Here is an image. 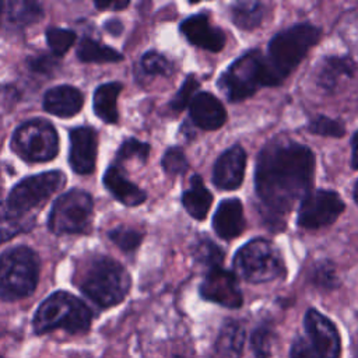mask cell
Returning a JSON list of instances; mask_svg holds the SVG:
<instances>
[{
	"mask_svg": "<svg viewBox=\"0 0 358 358\" xmlns=\"http://www.w3.org/2000/svg\"><path fill=\"white\" fill-rule=\"evenodd\" d=\"M315 155L303 144L275 140L267 144L256 162L255 185L264 218L282 228L284 215L309 193Z\"/></svg>",
	"mask_w": 358,
	"mask_h": 358,
	"instance_id": "obj_1",
	"label": "cell"
},
{
	"mask_svg": "<svg viewBox=\"0 0 358 358\" xmlns=\"http://www.w3.org/2000/svg\"><path fill=\"white\" fill-rule=\"evenodd\" d=\"M319 39L320 29L310 24H298L273 36L266 56L273 84H281Z\"/></svg>",
	"mask_w": 358,
	"mask_h": 358,
	"instance_id": "obj_2",
	"label": "cell"
},
{
	"mask_svg": "<svg viewBox=\"0 0 358 358\" xmlns=\"http://www.w3.org/2000/svg\"><path fill=\"white\" fill-rule=\"evenodd\" d=\"M92 320L91 309L77 296L66 291L49 295L36 309L32 327L36 334L63 329L70 334L85 333Z\"/></svg>",
	"mask_w": 358,
	"mask_h": 358,
	"instance_id": "obj_3",
	"label": "cell"
},
{
	"mask_svg": "<svg viewBox=\"0 0 358 358\" xmlns=\"http://www.w3.org/2000/svg\"><path fill=\"white\" fill-rule=\"evenodd\" d=\"M81 292L101 308H110L124 299L130 289L126 268L108 256H98L87 266L81 281Z\"/></svg>",
	"mask_w": 358,
	"mask_h": 358,
	"instance_id": "obj_4",
	"label": "cell"
},
{
	"mask_svg": "<svg viewBox=\"0 0 358 358\" xmlns=\"http://www.w3.org/2000/svg\"><path fill=\"white\" fill-rule=\"evenodd\" d=\"M39 257L28 246H15L0 255V298L17 301L29 296L38 284Z\"/></svg>",
	"mask_w": 358,
	"mask_h": 358,
	"instance_id": "obj_5",
	"label": "cell"
},
{
	"mask_svg": "<svg viewBox=\"0 0 358 358\" xmlns=\"http://www.w3.org/2000/svg\"><path fill=\"white\" fill-rule=\"evenodd\" d=\"M218 85L231 102L243 101L253 95L260 87H273L267 69L266 56L257 49L239 56L221 74Z\"/></svg>",
	"mask_w": 358,
	"mask_h": 358,
	"instance_id": "obj_6",
	"label": "cell"
},
{
	"mask_svg": "<svg viewBox=\"0 0 358 358\" xmlns=\"http://www.w3.org/2000/svg\"><path fill=\"white\" fill-rule=\"evenodd\" d=\"M234 268L242 278L255 284L273 281L285 273L280 250L263 238L249 241L235 253Z\"/></svg>",
	"mask_w": 358,
	"mask_h": 358,
	"instance_id": "obj_7",
	"label": "cell"
},
{
	"mask_svg": "<svg viewBox=\"0 0 358 358\" xmlns=\"http://www.w3.org/2000/svg\"><path fill=\"white\" fill-rule=\"evenodd\" d=\"M11 147L17 155L28 162H46L59 152L56 129L43 119L22 123L13 134Z\"/></svg>",
	"mask_w": 358,
	"mask_h": 358,
	"instance_id": "obj_8",
	"label": "cell"
},
{
	"mask_svg": "<svg viewBox=\"0 0 358 358\" xmlns=\"http://www.w3.org/2000/svg\"><path fill=\"white\" fill-rule=\"evenodd\" d=\"M94 211L92 196L81 189H71L56 199L48 220L56 235L81 234L90 227Z\"/></svg>",
	"mask_w": 358,
	"mask_h": 358,
	"instance_id": "obj_9",
	"label": "cell"
},
{
	"mask_svg": "<svg viewBox=\"0 0 358 358\" xmlns=\"http://www.w3.org/2000/svg\"><path fill=\"white\" fill-rule=\"evenodd\" d=\"M64 182L66 176L60 171H49L25 178L8 193L6 201L7 214L20 218L22 214L46 201L56 190L63 187Z\"/></svg>",
	"mask_w": 358,
	"mask_h": 358,
	"instance_id": "obj_10",
	"label": "cell"
},
{
	"mask_svg": "<svg viewBox=\"0 0 358 358\" xmlns=\"http://www.w3.org/2000/svg\"><path fill=\"white\" fill-rule=\"evenodd\" d=\"M345 204L338 193L319 189L309 192L301 201L298 225L306 229H317L333 224L344 211Z\"/></svg>",
	"mask_w": 358,
	"mask_h": 358,
	"instance_id": "obj_11",
	"label": "cell"
},
{
	"mask_svg": "<svg viewBox=\"0 0 358 358\" xmlns=\"http://www.w3.org/2000/svg\"><path fill=\"white\" fill-rule=\"evenodd\" d=\"M200 295L225 308L236 309L242 306L243 296L235 274L220 267L210 268L200 285Z\"/></svg>",
	"mask_w": 358,
	"mask_h": 358,
	"instance_id": "obj_12",
	"label": "cell"
},
{
	"mask_svg": "<svg viewBox=\"0 0 358 358\" xmlns=\"http://www.w3.org/2000/svg\"><path fill=\"white\" fill-rule=\"evenodd\" d=\"M303 324L309 343L320 358H338L341 350L340 336L330 319L316 309H308Z\"/></svg>",
	"mask_w": 358,
	"mask_h": 358,
	"instance_id": "obj_13",
	"label": "cell"
},
{
	"mask_svg": "<svg viewBox=\"0 0 358 358\" xmlns=\"http://www.w3.org/2000/svg\"><path fill=\"white\" fill-rule=\"evenodd\" d=\"M180 32L189 43L208 52H220L225 45V34L221 28L211 24L206 13L193 14L180 22Z\"/></svg>",
	"mask_w": 358,
	"mask_h": 358,
	"instance_id": "obj_14",
	"label": "cell"
},
{
	"mask_svg": "<svg viewBox=\"0 0 358 358\" xmlns=\"http://www.w3.org/2000/svg\"><path fill=\"white\" fill-rule=\"evenodd\" d=\"M246 168V152L241 145L224 151L214 164L213 182L218 189L235 190L243 182Z\"/></svg>",
	"mask_w": 358,
	"mask_h": 358,
	"instance_id": "obj_15",
	"label": "cell"
},
{
	"mask_svg": "<svg viewBox=\"0 0 358 358\" xmlns=\"http://www.w3.org/2000/svg\"><path fill=\"white\" fill-rule=\"evenodd\" d=\"M96 131L83 126L70 131L69 162L76 173L87 175L94 171L96 159Z\"/></svg>",
	"mask_w": 358,
	"mask_h": 358,
	"instance_id": "obj_16",
	"label": "cell"
},
{
	"mask_svg": "<svg viewBox=\"0 0 358 358\" xmlns=\"http://www.w3.org/2000/svg\"><path fill=\"white\" fill-rule=\"evenodd\" d=\"M190 119L204 130H217L227 120V112L222 103L210 92H197L189 103Z\"/></svg>",
	"mask_w": 358,
	"mask_h": 358,
	"instance_id": "obj_17",
	"label": "cell"
},
{
	"mask_svg": "<svg viewBox=\"0 0 358 358\" xmlns=\"http://www.w3.org/2000/svg\"><path fill=\"white\" fill-rule=\"evenodd\" d=\"M246 227L243 206L239 199L222 200L213 217V228L222 239H234L239 236Z\"/></svg>",
	"mask_w": 358,
	"mask_h": 358,
	"instance_id": "obj_18",
	"label": "cell"
},
{
	"mask_svg": "<svg viewBox=\"0 0 358 358\" xmlns=\"http://www.w3.org/2000/svg\"><path fill=\"white\" fill-rule=\"evenodd\" d=\"M43 17L41 4L29 0L0 1V27L6 29H22Z\"/></svg>",
	"mask_w": 358,
	"mask_h": 358,
	"instance_id": "obj_19",
	"label": "cell"
},
{
	"mask_svg": "<svg viewBox=\"0 0 358 358\" xmlns=\"http://www.w3.org/2000/svg\"><path fill=\"white\" fill-rule=\"evenodd\" d=\"M84 103L80 90L71 85H57L43 95V108L50 115L59 117H71L77 115Z\"/></svg>",
	"mask_w": 358,
	"mask_h": 358,
	"instance_id": "obj_20",
	"label": "cell"
},
{
	"mask_svg": "<svg viewBox=\"0 0 358 358\" xmlns=\"http://www.w3.org/2000/svg\"><path fill=\"white\" fill-rule=\"evenodd\" d=\"M103 185L112 193V196L124 206H138L147 199L145 192L137 185L131 183L124 175L123 169L117 165H110L106 169L103 175Z\"/></svg>",
	"mask_w": 358,
	"mask_h": 358,
	"instance_id": "obj_21",
	"label": "cell"
},
{
	"mask_svg": "<svg viewBox=\"0 0 358 358\" xmlns=\"http://www.w3.org/2000/svg\"><path fill=\"white\" fill-rule=\"evenodd\" d=\"M357 70L355 62L348 56H327L317 73V84L326 91H334L340 80L351 78Z\"/></svg>",
	"mask_w": 358,
	"mask_h": 358,
	"instance_id": "obj_22",
	"label": "cell"
},
{
	"mask_svg": "<svg viewBox=\"0 0 358 358\" xmlns=\"http://www.w3.org/2000/svg\"><path fill=\"white\" fill-rule=\"evenodd\" d=\"M245 344V329L236 320H228L221 327L215 341L217 358H241Z\"/></svg>",
	"mask_w": 358,
	"mask_h": 358,
	"instance_id": "obj_23",
	"label": "cell"
},
{
	"mask_svg": "<svg viewBox=\"0 0 358 358\" xmlns=\"http://www.w3.org/2000/svg\"><path fill=\"white\" fill-rule=\"evenodd\" d=\"M182 204L186 211L194 220H204L213 204V194L204 186L199 175H193L190 179V187L182 194Z\"/></svg>",
	"mask_w": 358,
	"mask_h": 358,
	"instance_id": "obj_24",
	"label": "cell"
},
{
	"mask_svg": "<svg viewBox=\"0 0 358 358\" xmlns=\"http://www.w3.org/2000/svg\"><path fill=\"white\" fill-rule=\"evenodd\" d=\"M123 85L120 83H106L99 85L94 94V112L105 123H116L119 119L116 101Z\"/></svg>",
	"mask_w": 358,
	"mask_h": 358,
	"instance_id": "obj_25",
	"label": "cell"
},
{
	"mask_svg": "<svg viewBox=\"0 0 358 358\" xmlns=\"http://www.w3.org/2000/svg\"><path fill=\"white\" fill-rule=\"evenodd\" d=\"M77 57L84 63H115L123 59L117 50L84 36L77 46Z\"/></svg>",
	"mask_w": 358,
	"mask_h": 358,
	"instance_id": "obj_26",
	"label": "cell"
},
{
	"mask_svg": "<svg viewBox=\"0 0 358 358\" xmlns=\"http://www.w3.org/2000/svg\"><path fill=\"white\" fill-rule=\"evenodd\" d=\"M264 15V6L260 1H238L231 7L234 24L245 31L255 29L260 25Z\"/></svg>",
	"mask_w": 358,
	"mask_h": 358,
	"instance_id": "obj_27",
	"label": "cell"
},
{
	"mask_svg": "<svg viewBox=\"0 0 358 358\" xmlns=\"http://www.w3.org/2000/svg\"><path fill=\"white\" fill-rule=\"evenodd\" d=\"M193 256L197 263L207 266L208 268H214L221 266L225 253L215 242L208 238H203L194 245Z\"/></svg>",
	"mask_w": 358,
	"mask_h": 358,
	"instance_id": "obj_28",
	"label": "cell"
},
{
	"mask_svg": "<svg viewBox=\"0 0 358 358\" xmlns=\"http://www.w3.org/2000/svg\"><path fill=\"white\" fill-rule=\"evenodd\" d=\"M46 41L56 56H63L73 46L76 34L71 29L50 27L46 29Z\"/></svg>",
	"mask_w": 358,
	"mask_h": 358,
	"instance_id": "obj_29",
	"label": "cell"
},
{
	"mask_svg": "<svg viewBox=\"0 0 358 358\" xmlns=\"http://www.w3.org/2000/svg\"><path fill=\"white\" fill-rule=\"evenodd\" d=\"M141 69L148 76H162L168 77L173 73L172 63L159 52L150 50L141 57Z\"/></svg>",
	"mask_w": 358,
	"mask_h": 358,
	"instance_id": "obj_30",
	"label": "cell"
},
{
	"mask_svg": "<svg viewBox=\"0 0 358 358\" xmlns=\"http://www.w3.org/2000/svg\"><path fill=\"white\" fill-rule=\"evenodd\" d=\"M109 239L123 252H133L143 241V234L127 227H117L109 232Z\"/></svg>",
	"mask_w": 358,
	"mask_h": 358,
	"instance_id": "obj_31",
	"label": "cell"
},
{
	"mask_svg": "<svg viewBox=\"0 0 358 358\" xmlns=\"http://www.w3.org/2000/svg\"><path fill=\"white\" fill-rule=\"evenodd\" d=\"M150 154V145L147 143L138 141L137 138H127L122 143L117 150L116 158L119 162L129 159H138L140 162H145Z\"/></svg>",
	"mask_w": 358,
	"mask_h": 358,
	"instance_id": "obj_32",
	"label": "cell"
},
{
	"mask_svg": "<svg viewBox=\"0 0 358 358\" xmlns=\"http://www.w3.org/2000/svg\"><path fill=\"white\" fill-rule=\"evenodd\" d=\"M161 164H162L164 171L171 176L185 173L189 166L187 158L180 147H169L165 151Z\"/></svg>",
	"mask_w": 358,
	"mask_h": 358,
	"instance_id": "obj_33",
	"label": "cell"
},
{
	"mask_svg": "<svg viewBox=\"0 0 358 358\" xmlns=\"http://www.w3.org/2000/svg\"><path fill=\"white\" fill-rule=\"evenodd\" d=\"M199 87H200V83L197 81V78L193 74L187 76L186 80L183 81V84L180 85V88L178 90V92L175 94V96L171 99L169 106L175 112L183 110L190 103L193 96L196 95V91L199 90Z\"/></svg>",
	"mask_w": 358,
	"mask_h": 358,
	"instance_id": "obj_34",
	"label": "cell"
},
{
	"mask_svg": "<svg viewBox=\"0 0 358 358\" xmlns=\"http://www.w3.org/2000/svg\"><path fill=\"white\" fill-rule=\"evenodd\" d=\"M309 131L317 136L343 137L345 134V127L338 120L330 119L327 116H317L313 120H310Z\"/></svg>",
	"mask_w": 358,
	"mask_h": 358,
	"instance_id": "obj_35",
	"label": "cell"
},
{
	"mask_svg": "<svg viewBox=\"0 0 358 358\" xmlns=\"http://www.w3.org/2000/svg\"><path fill=\"white\" fill-rule=\"evenodd\" d=\"M312 280H313L317 285L326 287V288H333V287H336V285L338 284L334 266H333L330 262H322V263H319V264L313 268Z\"/></svg>",
	"mask_w": 358,
	"mask_h": 358,
	"instance_id": "obj_36",
	"label": "cell"
},
{
	"mask_svg": "<svg viewBox=\"0 0 358 358\" xmlns=\"http://www.w3.org/2000/svg\"><path fill=\"white\" fill-rule=\"evenodd\" d=\"M252 348L257 358H267L271 347V333L266 326H260L252 336Z\"/></svg>",
	"mask_w": 358,
	"mask_h": 358,
	"instance_id": "obj_37",
	"label": "cell"
},
{
	"mask_svg": "<svg viewBox=\"0 0 358 358\" xmlns=\"http://www.w3.org/2000/svg\"><path fill=\"white\" fill-rule=\"evenodd\" d=\"M24 231V222L20 218H14L7 213H0V245L14 238Z\"/></svg>",
	"mask_w": 358,
	"mask_h": 358,
	"instance_id": "obj_38",
	"label": "cell"
},
{
	"mask_svg": "<svg viewBox=\"0 0 358 358\" xmlns=\"http://www.w3.org/2000/svg\"><path fill=\"white\" fill-rule=\"evenodd\" d=\"M289 358H320L310 343L302 337H298L291 347Z\"/></svg>",
	"mask_w": 358,
	"mask_h": 358,
	"instance_id": "obj_39",
	"label": "cell"
},
{
	"mask_svg": "<svg viewBox=\"0 0 358 358\" xmlns=\"http://www.w3.org/2000/svg\"><path fill=\"white\" fill-rule=\"evenodd\" d=\"M55 60L49 56H41V57H36V59H32L29 66L32 70L35 71H41V73H48L49 70H52L55 67Z\"/></svg>",
	"mask_w": 358,
	"mask_h": 358,
	"instance_id": "obj_40",
	"label": "cell"
},
{
	"mask_svg": "<svg viewBox=\"0 0 358 358\" xmlns=\"http://www.w3.org/2000/svg\"><path fill=\"white\" fill-rule=\"evenodd\" d=\"M351 165L352 168L358 169V131H355L351 138Z\"/></svg>",
	"mask_w": 358,
	"mask_h": 358,
	"instance_id": "obj_41",
	"label": "cell"
},
{
	"mask_svg": "<svg viewBox=\"0 0 358 358\" xmlns=\"http://www.w3.org/2000/svg\"><path fill=\"white\" fill-rule=\"evenodd\" d=\"M129 6V1H108V3H99L95 1V7L96 8H124Z\"/></svg>",
	"mask_w": 358,
	"mask_h": 358,
	"instance_id": "obj_42",
	"label": "cell"
},
{
	"mask_svg": "<svg viewBox=\"0 0 358 358\" xmlns=\"http://www.w3.org/2000/svg\"><path fill=\"white\" fill-rule=\"evenodd\" d=\"M105 28H106L110 34L119 35V34L122 32V29H123V25H122V22H120L119 20H109V21H106V24H105Z\"/></svg>",
	"mask_w": 358,
	"mask_h": 358,
	"instance_id": "obj_43",
	"label": "cell"
},
{
	"mask_svg": "<svg viewBox=\"0 0 358 358\" xmlns=\"http://www.w3.org/2000/svg\"><path fill=\"white\" fill-rule=\"evenodd\" d=\"M354 199H355V201L358 204V180L355 182V186H354Z\"/></svg>",
	"mask_w": 358,
	"mask_h": 358,
	"instance_id": "obj_44",
	"label": "cell"
},
{
	"mask_svg": "<svg viewBox=\"0 0 358 358\" xmlns=\"http://www.w3.org/2000/svg\"><path fill=\"white\" fill-rule=\"evenodd\" d=\"M354 358H358V351L355 352V357H354Z\"/></svg>",
	"mask_w": 358,
	"mask_h": 358,
	"instance_id": "obj_45",
	"label": "cell"
},
{
	"mask_svg": "<svg viewBox=\"0 0 358 358\" xmlns=\"http://www.w3.org/2000/svg\"><path fill=\"white\" fill-rule=\"evenodd\" d=\"M0 358H3V357H1V355H0Z\"/></svg>",
	"mask_w": 358,
	"mask_h": 358,
	"instance_id": "obj_46",
	"label": "cell"
}]
</instances>
